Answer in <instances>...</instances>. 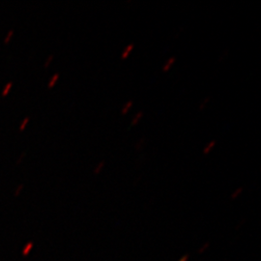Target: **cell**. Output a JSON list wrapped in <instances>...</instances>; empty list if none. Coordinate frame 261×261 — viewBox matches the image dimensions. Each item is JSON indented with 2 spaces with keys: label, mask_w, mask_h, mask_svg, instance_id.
<instances>
[{
  "label": "cell",
  "mask_w": 261,
  "mask_h": 261,
  "mask_svg": "<svg viewBox=\"0 0 261 261\" xmlns=\"http://www.w3.org/2000/svg\"><path fill=\"white\" fill-rule=\"evenodd\" d=\"M175 62H176V57L175 56H171L169 59L167 60L165 65L163 66V72H165V73L168 72L171 69V67L174 65Z\"/></svg>",
  "instance_id": "1"
},
{
  "label": "cell",
  "mask_w": 261,
  "mask_h": 261,
  "mask_svg": "<svg viewBox=\"0 0 261 261\" xmlns=\"http://www.w3.org/2000/svg\"><path fill=\"white\" fill-rule=\"evenodd\" d=\"M216 144H217V141H216V140H211V141L206 145L205 147H204L203 154H204V155H208L212 150L214 149Z\"/></svg>",
  "instance_id": "2"
},
{
  "label": "cell",
  "mask_w": 261,
  "mask_h": 261,
  "mask_svg": "<svg viewBox=\"0 0 261 261\" xmlns=\"http://www.w3.org/2000/svg\"><path fill=\"white\" fill-rule=\"evenodd\" d=\"M33 247H34L33 243L28 242V244L24 246V248L22 249V251H21V254H22L23 256H27V255H28V254L30 253V252L32 251Z\"/></svg>",
  "instance_id": "3"
},
{
  "label": "cell",
  "mask_w": 261,
  "mask_h": 261,
  "mask_svg": "<svg viewBox=\"0 0 261 261\" xmlns=\"http://www.w3.org/2000/svg\"><path fill=\"white\" fill-rule=\"evenodd\" d=\"M134 44H130V45H128L127 47L125 48V50L122 53L121 58L122 59H127L129 56H130V53H132V50L134 49Z\"/></svg>",
  "instance_id": "4"
},
{
  "label": "cell",
  "mask_w": 261,
  "mask_h": 261,
  "mask_svg": "<svg viewBox=\"0 0 261 261\" xmlns=\"http://www.w3.org/2000/svg\"><path fill=\"white\" fill-rule=\"evenodd\" d=\"M142 116H143V112H140L139 113H137V114L135 115V117L133 118L132 122H130V126H136V125H138L139 122L140 121V119L142 118Z\"/></svg>",
  "instance_id": "5"
},
{
  "label": "cell",
  "mask_w": 261,
  "mask_h": 261,
  "mask_svg": "<svg viewBox=\"0 0 261 261\" xmlns=\"http://www.w3.org/2000/svg\"><path fill=\"white\" fill-rule=\"evenodd\" d=\"M59 74L58 73H56L55 75H53L51 77H50V80H49V82H48V84H47V87L48 88H53L54 86H55V84L57 83V81L59 80Z\"/></svg>",
  "instance_id": "6"
},
{
  "label": "cell",
  "mask_w": 261,
  "mask_h": 261,
  "mask_svg": "<svg viewBox=\"0 0 261 261\" xmlns=\"http://www.w3.org/2000/svg\"><path fill=\"white\" fill-rule=\"evenodd\" d=\"M133 101H129V102H127V103H125V106L123 107V109H122L121 113L123 115H125V114H127L128 112H130V109L133 108Z\"/></svg>",
  "instance_id": "7"
},
{
  "label": "cell",
  "mask_w": 261,
  "mask_h": 261,
  "mask_svg": "<svg viewBox=\"0 0 261 261\" xmlns=\"http://www.w3.org/2000/svg\"><path fill=\"white\" fill-rule=\"evenodd\" d=\"M103 167H105V162L102 161V162H100V163L96 166V168H94V174H99V173L102 171Z\"/></svg>",
  "instance_id": "8"
},
{
  "label": "cell",
  "mask_w": 261,
  "mask_h": 261,
  "mask_svg": "<svg viewBox=\"0 0 261 261\" xmlns=\"http://www.w3.org/2000/svg\"><path fill=\"white\" fill-rule=\"evenodd\" d=\"M243 192V188L242 187H240V188H238V189H236L235 191H234L233 193H232V195H231V198L232 199H236L238 196H240L241 194H242Z\"/></svg>",
  "instance_id": "9"
},
{
  "label": "cell",
  "mask_w": 261,
  "mask_h": 261,
  "mask_svg": "<svg viewBox=\"0 0 261 261\" xmlns=\"http://www.w3.org/2000/svg\"><path fill=\"white\" fill-rule=\"evenodd\" d=\"M12 85H13V83H12V82H10V83H8V84L5 85V87H4L3 91H2V96H5V95H7V94H8L10 89L12 88Z\"/></svg>",
  "instance_id": "10"
},
{
  "label": "cell",
  "mask_w": 261,
  "mask_h": 261,
  "mask_svg": "<svg viewBox=\"0 0 261 261\" xmlns=\"http://www.w3.org/2000/svg\"><path fill=\"white\" fill-rule=\"evenodd\" d=\"M30 120V117H25L24 119H23V121L20 123V125H19V130H23L24 128H25V126H27V124H28V122Z\"/></svg>",
  "instance_id": "11"
},
{
  "label": "cell",
  "mask_w": 261,
  "mask_h": 261,
  "mask_svg": "<svg viewBox=\"0 0 261 261\" xmlns=\"http://www.w3.org/2000/svg\"><path fill=\"white\" fill-rule=\"evenodd\" d=\"M13 34H14V29H11L9 32H8V34L5 36L4 42H5V43H8V42H9L10 39H11V37L13 36Z\"/></svg>",
  "instance_id": "12"
},
{
  "label": "cell",
  "mask_w": 261,
  "mask_h": 261,
  "mask_svg": "<svg viewBox=\"0 0 261 261\" xmlns=\"http://www.w3.org/2000/svg\"><path fill=\"white\" fill-rule=\"evenodd\" d=\"M209 101H210V98H206V99H204V100H203V103L199 106V110L202 111V110L205 108L206 105H208Z\"/></svg>",
  "instance_id": "13"
},
{
  "label": "cell",
  "mask_w": 261,
  "mask_h": 261,
  "mask_svg": "<svg viewBox=\"0 0 261 261\" xmlns=\"http://www.w3.org/2000/svg\"><path fill=\"white\" fill-rule=\"evenodd\" d=\"M54 57H55L54 55H50V56H48L47 58V60H46V62L44 63V66H45V67H47V66L49 65V64L51 63V61L54 60Z\"/></svg>",
  "instance_id": "14"
},
{
  "label": "cell",
  "mask_w": 261,
  "mask_h": 261,
  "mask_svg": "<svg viewBox=\"0 0 261 261\" xmlns=\"http://www.w3.org/2000/svg\"><path fill=\"white\" fill-rule=\"evenodd\" d=\"M22 189H23V184H20V185H19L18 188H17V190L15 191V194H14V195L16 196H19V194H20V192L22 191Z\"/></svg>",
  "instance_id": "15"
},
{
  "label": "cell",
  "mask_w": 261,
  "mask_h": 261,
  "mask_svg": "<svg viewBox=\"0 0 261 261\" xmlns=\"http://www.w3.org/2000/svg\"><path fill=\"white\" fill-rule=\"evenodd\" d=\"M24 156H25V153H24V152H23L22 154H20V156H19V158L18 159L17 163H18V164H19V163H20V160H22V159L24 158Z\"/></svg>",
  "instance_id": "16"
}]
</instances>
